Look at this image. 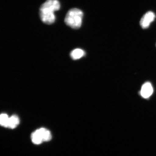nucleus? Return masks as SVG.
<instances>
[{
  "label": "nucleus",
  "mask_w": 156,
  "mask_h": 156,
  "mask_svg": "<svg viewBox=\"0 0 156 156\" xmlns=\"http://www.w3.org/2000/svg\"><path fill=\"white\" fill-rule=\"evenodd\" d=\"M83 13L77 9H72L67 12L64 21L66 25L74 29H78L82 24Z\"/></svg>",
  "instance_id": "f03ea898"
},
{
  "label": "nucleus",
  "mask_w": 156,
  "mask_h": 156,
  "mask_svg": "<svg viewBox=\"0 0 156 156\" xmlns=\"http://www.w3.org/2000/svg\"><path fill=\"white\" fill-rule=\"evenodd\" d=\"M156 17V15L152 11H148L142 17L140 21V24L142 28L146 29L150 26Z\"/></svg>",
  "instance_id": "7ed1b4c3"
},
{
  "label": "nucleus",
  "mask_w": 156,
  "mask_h": 156,
  "mask_svg": "<svg viewBox=\"0 0 156 156\" xmlns=\"http://www.w3.org/2000/svg\"><path fill=\"white\" fill-rule=\"evenodd\" d=\"M31 139L33 142L36 144H39L43 142V137L40 129H38L32 134Z\"/></svg>",
  "instance_id": "39448f33"
},
{
  "label": "nucleus",
  "mask_w": 156,
  "mask_h": 156,
  "mask_svg": "<svg viewBox=\"0 0 156 156\" xmlns=\"http://www.w3.org/2000/svg\"><path fill=\"white\" fill-rule=\"evenodd\" d=\"M20 120L19 118L16 115H14L10 117L9 119V128L14 129L17 127L19 125Z\"/></svg>",
  "instance_id": "0eeeda50"
},
{
  "label": "nucleus",
  "mask_w": 156,
  "mask_h": 156,
  "mask_svg": "<svg viewBox=\"0 0 156 156\" xmlns=\"http://www.w3.org/2000/svg\"><path fill=\"white\" fill-rule=\"evenodd\" d=\"M10 117L6 114H2L0 116V124L3 127H9V121Z\"/></svg>",
  "instance_id": "1a4fd4ad"
},
{
  "label": "nucleus",
  "mask_w": 156,
  "mask_h": 156,
  "mask_svg": "<svg viewBox=\"0 0 156 156\" xmlns=\"http://www.w3.org/2000/svg\"><path fill=\"white\" fill-rule=\"evenodd\" d=\"M40 130L43 137V141H50L52 138V135L50 131L45 128H40Z\"/></svg>",
  "instance_id": "6e6552de"
},
{
  "label": "nucleus",
  "mask_w": 156,
  "mask_h": 156,
  "mask_svg": "<svg viewBox=\"0 0 156 156\" xmlns=\"http://www.w3.org/2000/svg\"><path fill=\"white\" fill-rule=\"evenodd\" d=\"M60 8L58 0H47L40 8L39 14L42 21L47 24L53 23L56 20L54 12L58 11Z\"/></svg>",
  "instance_id": "f257e3e1"
},
{
  "label": "nucleus",
  "mask_w": 156,
  "mask_h": 156,
  "mask_svg": "<svg viewBox=\"0 0 156 156\" xmlns=\"http://www.w3.org/2000/svg\"><path fill=\"white\" fill-rule=\"evenodd\" d=\"M85 55V52L83 50L80 49H76L72 51L70 55L72 58L74 59H78L80 58Z\"/></svg>",
  "instance_id": "423d86ee"
},
{
  "label": "nucleus",
  "mask_w": 156,
  "mask_h": 156,
  "mask_svg": "<svg viewBox=\"0 0 156 156\" xmlns=\"http://www.w3.org/2000/svg\"><path fill=\"white\" fill-rule=\"evenodd\" d=\"M153 87L150 82H146L142 85L140 94L144 98H149L153 93Z\"/></svg>",
  "instance_id": "20e7f679"
}]
</instances>
